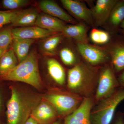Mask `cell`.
<instances>
[{
  "mask_svg": "<svg viewBox=\"0 0 124 124\" xmlns=\"http://www.w3.org/2000/svg\"><path fill=\"white\" fill-rule=\"evenodd\" d=\"M99 75L95 67L78 63L68 70V87L70 92L83 98H91L96 91Z\"/></svg>",
  "mask_w": 124,
  "mask_h": 124,
  "instance_id": "cell-1",
  "label": "cell"
},
{
  "mask_svg": "<svg viewBox=\"0 0 124 124\" xmlns=\"http://www.w3.org/2000/svg\"><path fill=\"white\" fill-rule=\"evenodd\" d=\"M0 79L4 80L24 82L40 89L42 82L35 52H31L25 59L14 68L0 76Z\"/></svg>",
  "mask_w": 124,
  "mask_h": 124,
  "instance_id": "cell-2",
  "label": "cell"
},
{
  "mask_svg": "<svg viewBox=\"0 0 124 124\" xmlns=\"http://www.w3.org/2000/svg\"><path fill=\"white\" fill-rule=\"evenodd\" d=\"M11 97L7 105L8 124H24L39 102L25 100L15 88L11 87Z\"/></svg>",
  "mask_w": 124,
  "mask_h": 124,
  "instance_id": "cell-3",
  "label": "cell"
},
{
  "mask_svg": "<svg viewBox=\"0 0 124 124\" xmlns=\"http://www.w3.org/2000/svg\"><path fill=\"white\" fill-rule=\"evenodd\" d=\"M124 100V89L119 87L113 94L98 102L92 108V124H110L113 120L118 105Z\"/></svg>",
  "mask_w": 124,
  "mask_h": 124,
  "instance_id": "cell-4",
  "label": "cell"
},
{
  "mask_svg": "<svg viewBox=\"0 0 124 124\" xmlns=\"http://www.w3.org/2000/svg\"><path fill=\"white\" fill-rule=\"evenodd\" d=\"M84 98L72 92L54 89L44 96L57 111L58 116L66 117L75 110Z\"/></svg>",
  "mask_w": 124,
  "mask_h": 124,
  "instance_id": "cell-5",
  "label": "cell"
},
{
  "mask_svg": "<svg viewBox=\"0 0 124 124\" xmlns=\"http://www.w3.org/2000/svg\"><path fill=\"white\" fill-rule=\"evenodd\" d=\"M119 87L117 77L110 62L99 73L94 97L95 101L98 102L108 97Z\"/></svg>",
  "mask_w": 124,
  "mask_h": 124,
  "instance_id": "cell-6",
  "label": "cell"
},
{
  "mask_svg": "<svg viewBox=\"0 0 124 124\" xmlns=\"http://www.w3.org/2000/svg\"><path fill=\"white\" fill-rule=\"evenodd\" d=\"M77 48L80 54L89 65L95 67L110 62L107 50L88 44L77 42Z\"/></svg>",
  "mask_w": 124,
  "mask_h": 124,
  "instance_id": "cell-7",
  "label": "cell"
},
{
  "mask_svg": "<svg viewBox=\"0 0 124 124\" xmlns=\"http://www.w3.org/2000/svg\"><path fill=\"white\" fill-rule=\"evenodd\" d=\"M93 104L92 98H84L79 106L65 117L63 124H92L91 113Z\"/></svg>",
  "mask_w": 124,
  "mask_h": 124,
  "instance_id": "cell-8",
  "label": "cell"
},
{
  "mask_svg": "<svg viewBox=\"0 0 124 124\" xmlns=\"http://www.w3.org/2000/svg\"><path fill=\"white\" fill-rule=\"evenodd\" d=\"M62 5L78 20L91 25L94 24L91 10L83 2L75 0H61Z\"/></svg>",
  "mask_w": 124,
  "mask_h": 124,
  "instance_id": "cell-9",
  "label": "cell"
},
{
  "mask_svg": "<svg viewBox=\"0 0 124 124\" xmlns=\"http://www.w3.org/2000/svg\"><path fill=\"white\" fill-rule=\"evenodd\" d=\"M58 116L54 107L44 99L39 102L34 108L30 116L39 124H50Z\"/></svg>",
  "mask_w": 124,
  "mask_h": 124,
  "instance_id": "cell-10",
  "label": "cell"
},
{
  "mask_svg": "<svg viewBox=\"0 0 124 124\" xmlns=\"http://www.w3.org/2000/svg\"><path fill=\"white\" fill-rule=\"evenodd\" d=\"M117 0H98L91 10L94 23L100 26L107 23Z\"/></svg>",
  "mask_w": 124,
  "mask_h": 124,
  "instance_id": "cell-11",
  "label": "cell"
},
{
  "mask_svg": "<svg viewBox=\"0 0 124 124\" xmlns=\"http://www.w3.org/2000/svg\"><path fill=\"white\" fill-rule=\"evenodd\" d=\"M116 73L124 70V41L117 39L111 42L107 50Z\"/></svg>",
  "mask_w": 124,
  "mask_h": 124,
  "instance_id": "cell-12",
  "label": "cell"
},
{
  "mask_svg": "<svg viewBox=\"0 0 124 124\" xmlns=\"http://www.w3.org/2000/svg\"><path fill=\"white\" fill-rule=\"evenodd\" d=\"M14 38L34 40L42 39L51 36L57 32L43 29L38 26L16 28L12 29Z\"/></svg>",
  "mask_w": 124,
  "mask_h": 124,
  "instance_id": "cell-13",
  "label": "cell"
},
{
  "mask_svg": "<svg viewBox=\"0 0 124 124\" xmlns=\"http://www.w3.org/2000/svg\"><path fill=\"white\" fill-rule=\"evenodd\" d=\"M39 7L45 13L53 16L62 21L73 24L78 23L70 16L66 13L54 1L43 0L39 3Z\"/></svg>",
  "mask_w": 124,
  "mask_h": 124,
  "instance_id": "cell-14",
  "label": "cell"
},
{
  "mask_svg": "<svg viewBox=\"0 0 124 124\" xmlns=\"http://www.w3.org/2000/svg\"><path fill=\"white\" fill-rule=\"evenodd\" d=\"M35 25L55 32H62L66 26L63 21L46 13L39 14Z\"/></svg>",
  "mask_w": 124,
  "mask_h": 124,
  "instance_id": "cell-15",
  "label": "cell"
},
{
  "mask_svg": "<svg viewBox=\"0 0 124 124\" xmlns=\"http://www.w3.org/2000/svg\"><path fill=\"white\" fill-rule=\"evenodd\" d=\"M124 20V0H118L113 7L107 23L111 33L119 31L120 26Z\"/></svg>",
  "mask_w": 124,
  "mask_h": 124,
  "instance_id": "cell-16",
  "label": "cell"
},
{
  "mask_svg": "<svg viewBox=\"0 0 124 124\" xmlns=\"http://www.w3.org/2000/svg\"><path fill=\"white\" fill-rule=\"evenodd\" d=\"M38 15V11L35 8L19 10L11 24L16 27L32 26L35 25Z\"/></svg>",
  "mask_w": 124,
  "mask_h": 124,
  "instance_id": "cell-17",
  "label": "cell"
},
{
  "mask_svg": "<svg viewBox=\"0 0 124 124\" xmlns=\"http://www.w3.org/2000/svg\"><path fill=\"white\" fill-rule=\"evenodd\" d=\"M88 28L82 23L65 26L62 32L64 35L75 40L77 42L88 43Z\"/></svg>",
  "mask_w": 124,
  "mask_h": 124,
  "instance_id": "cell-18",
  "label": "cell"
},
{
  "mask_svg": "<svg viewBox=\"0 0 124 124\" xmlns=\"http://www.w3.org/2000/svg\"><path fill=\"white\" fill-rule=\"evenodd\" d=\"M35 42V40L19 38H14L13 49L19 62L27 57L30 47Z\"/></svg>",
  "mask_w": 124,
  "mask_h": 124,
  "instance_id": "cell-19",
  "label": "cell"
},
{
  "mask_svg": "<svg viewBox=\"0 0 124 124\" xmlns=\"http://www.w3.org/2000/svg\"><path fill=\"white\" fill-rule=\"evenodd\" d=\"M47 66L49 74L54 80L60 85H64L66 75L62 65L55 59L50 58L47 60Z\"/></svg>",
  "mask_w": 124,
  "mask_h": 124,
  "instance_id": "cell-20",
  "label": "cell"
},
{
  "mask_svg": "<svg viewBox=\"0 0 124 124\" xmlns=\"http://www.w3.org/2000/svg\"><path fill=\"white\" fill-rule=\"evenodd\" d=\"M18 62L13 48L6 51L0 58V76L13 69Z\"/></svg>",
  "mask_w": 124,
  "mask_h": 124,
  "instance_id": "cell-21",
  "label": "cell"
},
{
  "mask_svg": "<svg viewBox=\"0 0 124 124\" xmlns=\"http://www.w3.org/2000/svg\"><path fill=\"white\" fill-rule=\"evenodd\" d=\"M62 37L61 35H56L46 38L40 45L41 51L46 55H55L56 49L62 40Z\"/></svg>",
  "mask_w": 124,
  "mask_h": 124,
  "instance_id": "cell-22",
  "label": "cell"
},
{
  "mask_svg": "<svg viewBox=\"0 0 124 124\" xmlns=\"http://www.w3.org/2000/svg\"><path fill=\"white\" fill-rule=\"evenodd\" d=\"M90 36L91 40L97 44H107L111 40L110 35L108 32L95 28L92 29Z\"/></svg>",
  "mask_w": 124,
  "mask_h": 124,
  "instance_id": "cell-23",
  "label": "cell"
},
{
  "mask_svg": "<svg viewBox=\"0 0 124 124\" xmlns=\"http://www.w3.org/2000/svg\"><path fill=\"white\" fill-rule=\"evenodd\" d=\"M13 39L12 29L7 28L0 30V48L7 49Z\"/></svg>",
  "mask_w": 124,
  "mask_h": 124,
  "instance_id": "cell-24",
  "label": "cell"
},
{
  "mask_svg": "<svg viewBox=\"0 0 124 124\" xmlns=\"http://www.w3.org/2000/svg\"><path fill=\"white\" fill-rule=\"evenodd\" d=\"M19 10H0V29L6 24H11Z\"/></svg>",
  "mask_w": 124,
  "mask_h": 124,
  "instance_id": "cell-25",
  "label": "cell"
},
{
  "mask_svg": "<svg viewBox=\"0 0 124 124\" xmlns=\"http://www.w3.org/2000/svg\"><path fill=\"white\" fill-rule=\"evenodd\" d=\"M60 55L62 62L65 65L71 66L75 63V55L70 49L67 48L62 49L60 51Z\"/></svg>",
  "mask_w": 124,
  "mask_h": 124,
  "instance_id": "cell-26",
  "label": "cell"
},
{
  "mask_svg": "<svg viewBox=\"0 0 124 124\" xmlns=\"http://www.w3.org/2000/svg\"><path fill=\"white\" fill-rule=\"evenodd\" d=\"M1 2L5 8L14 10L27 5L30 1L27 0H3Z\"/></svg>",
  "mask_w": 124,
  "mask_h": 124,
  "instance_id": "cell-27",
  "label": "cell"
},
{
  "mask_svg": "<svg viewBox=\"0 0 124 124\" xmlns=\"http://www.w3.org/2000/svg\"><path fill=\"white\" fill-rule=\"evenodd\" d=\"M117 79L120 87L124 89V70L119 73Z\"/></svg>",
  "mask_w": 124,
  "mask_h": 124,
  "instance_id": "cell-28",
  "label": "cell"
},
{
  "mask_svg": "<svg viewBox=\"0 0 124 124\" xmlns=\"http://www.w3.org/2000/svg\"><path fill=\"white\" fill-rule=\"evenodd\" d=\"M114 124H124L123 115L121 112L117 114Z\"/></svg>",
  "mask_w": 124,
  "mask_h": 124,
  "instance_id": "cell-29",
  "label": "cell"
},
{
  "mask_svg": "<svg viewBox=\"0 0 124 124\" xmlns=\"http://www.w3.org/2000/svg\"><path fill=\"white\" fill-rule=\"evenodd\" d=\"M24 124H39L32 117L30 116L27 119Z\"/></svg>",
  "mask_w": 124,
  "mask_h": 124,
  "instance_id": "cell-30",
  "label": "cell"
},
{
  "mask_svg": "<svg viewBox=\"0 0 124 124\" xmlns=\"http://www.w3.org/2000/svg\"><path fill=\"white\" fill-rule=\"evenodd\" d=\"M119 31L121 32V33H122L124 39V20L122 22L120 26Z\"/></svg>",
  "mask_w": 124,
  "mask_h": 124,
  "instance_id": "cell-31",
  "label": "cell"
},
{
  "mask_svg": "<svg viewBox=\"0 0 124 124\" xmlns=\"http://www.w3.org/2000/svg\"><path fill=\"white\" fill-rule=\"evenodd\" d=\"M7 50V49L0 48V58L1 57V56Z\"/></svg>",
  "mask_w": 124,
  "mask_h": 124,
  "instance_id": "cell-32",
  "label": "cell"
},
{
  "mask_svg": "<svg viewBox=\"0 0 124 124\" xmlns=\"http://www.w3.org/2000/svg\"><path fill=\"white\" fill-rule=\"evenodd\" d=\"M50 124H61V122L59 121H56V122H54L53 123Z\"/></svg>",
  "mask_w": 124,
  "mask_h": 124,
  "instance_id": "cell-33",
  "label": "cell"
},
{
  "mask_svg": "<svg viewBox=\"0 0 124 124\" xmlns=\"http://www.w3.org/2000/svg\"><path fill=\"white\" fill-rule=\"evenodd\" d=\"M1 108V100L0 96V111Z\"/></svg>",
  "mask_w": 124,
  "mask_h": 124,
  "instance_id": "cell-34",
  "label": "cell"
},
{
  "mask_svg": "<svg viewBox=\"0 0 124 124\" xmlns=\"http://www.w3.org/2000/svg\"><path fill=\"white\" fill-rule=\"evenodd\" d=\"M122 115H123V120H124V114H123V113H122Z\"/></svg>",
  "mask_w": 124,
  "mask_h": 124,
  "instance_id": "cell-35",
  "label": "cell"
}]
</instances>
